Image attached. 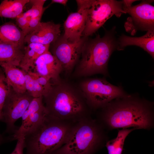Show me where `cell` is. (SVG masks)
<instances>
[{
  "label": "cell",
  "instance_id": "obj_1",
  "mask_svg": "<svg viewBox=\"0 0 154 154\" xmlns=\"http://www.w3.org/2000/svg\"><path fill=\"white\" fill-rule=\"evenodd\" d=\"M52 84L51 89L43 97L48 115L74 123L88 116L91 109L77 85L62 79Z\"/></svg>",
  "mask_w": 154,
  "mask_h": 154
},
{
  "label": "cell",
  "instance_id": "obj_2",
  "mask_svg": "<svg viewBox=\"0 0 154 154\" xmlns=\"http://www.w3.org/2000/svg\"><path fill=\"white\" fill-rule=\"evenodd\" d=\"M115 99L102 108L103 120L109 127L147 129L152 126L153 106L150 103L131 95Z\"/></svg>",
  "mask_w": 154,
  "mask_h": 154
},
{
  "label": "cell",
  "instance_id": "obj_3",
  "mask_svg": "<svg viewBox=\"0 0 154 154\" xmlns=\"http://www.w3.org/2000/svg\"><path fill=\"white\" fill-rule=\"evenodd\" d=\"M75 123L60 121L47 114L25 137V154H54L66 142Z\"/></svg>",
  "mask_w": 154,
  "mask_h": 154
},
{
  "label": "cell",
  "instance_id": "obj_4",
  "mask_svg": "<svg viewBox=\"0 0 154 154\" xmlns=\"http://www.w3.org/2000/svg\"><path fill=\"white\" fill-rule=\"evenodd\" d=\"M114 31L107 32L102 37L98 35L93 39L87 38L82 48L81 58L73 72V77L79 78L98 74H108V61L117 47Z\"/></svg>",
  "mask_w": 154,
  "mask_h": 154
},
{
  "label": "cell",
  "instance_id": "obj_5",
  "mask_svg": "<svg viewBox=\"0 0 154 154\" xmlns=\"http://www.w3.org/2000/svg\"><path fill=\"white\" fill-rule=\"evenodd\" d=\"M102 140L100 125L87 117L75 123L66 142L54 154H94Z\"/></svg>",
  "mask_w": 154,
  "mask_h": 154
},
{
  "label": "cell",
  "instance_id": "obj_6",
  "mask_svg": "<svg viewBox=\"0 0 154 154\" xmlns=\"http://www.w3.org/2000/svg\"><path fill=\"white\" fill-rule=\"evenodd\" d=\"M77 85L90 109L102 108L113 100L127 95L121 87L111 84L103 78L84 79Z\"/></svg>",
  "mask_w": 154,
  "mask_h": 154
},
{
  "label": "cell",
  "instance_id": "obj_7",
  "mask_svg": "<svg viewBox=\"0 0 154 154\" xmlns=\"http://www.w3.org/2000/svg\"><path fill=\"white\" fill-rule=\"evenodd\" d=\"M123 13V1L94 0L89 10L83 37L92 35L113 15L119 17Z\"/></svg>",
  "mask_w": 154,
  "mask_h": 154
},
{
  "label": "cell",
  "instance_id": "obj_8",
  "mask_svg": "<svg viewBox=\"0 0 154 154\" xmlns=\"http://www.w3.org/2000/svg\"><path fill=\"white\" fill-rule=\"evenodd\" d=\"M33 98L27 91L18 93L11 87L2 109L1 121L6 125L4 133L13 134L18 129L15 122L22 117Z\"/></svg>",
  "mask_w": 154,
  "mask_h": 154
},
{
  "label": "cell",
  "instance_id": "obj_9",
  "mask_svg": "<svg viewBox=\"0 0 154 154\" xmlns=\"http://www.w3.org/2000/svg\"><path fill=\"white\" fill-rule=\"evenodd\" d=\"M88 37H82L78 41L70 42L62 36L54 43L51 53L61 64L63 71L68 74L72 72L79 61L83 46Z\"/></svg>",
  "mask_w": 154,
  "mask_h": 154
},
{
  "label": "cell",
  "instance_id": "obj_10",
  "mask_svg": "<svg viewBox=\"0 0 154 154\" xmlns=\"http://www.w3.org/2000/svg\"><path fill=\"white\" fill-rule=\"evenodd\" d=\"M47 114L43 97L34 98L22 116L21 126L10 135L11 141L25 137L41 123Z\"/></svg>",
  "mask_w": 154,
  "mask_h": 154
},
{
  "label": "cell",
  "instance_id": "obj_11",
  "mask_svg": "<svg viewBox=\"0 0 154 154\" xmlns=\"http://www.w3.org/2000/svg\"><path fill=\"white\" fill-rule=\"evenodd\" d=\"M151 1H143L139 4L129 7L123 6L125 13L129 14L137 28L146 31H154V7Z\"/></svg>",
  "mask_w": 154,
  "mask_h": 154
},
{
  "label": "cell",
  "instance_id": "obj_12",
  "mask_svg": "<svg viewBox=\"0 0 154 154\" xmlns=\"http://www.w3.org/2000/svg\"><path fill=\"white\" fill-rule=\"evenodd\" d=\"M90 7L85 6L78 7L77 12L72 13L68 16L64 24V32L62 36L63 38L72 42L80 39Z\"/></svg>",
  "mask_w": 154,
  "mask_h": 154
},
{
  "label": "cell",
  "instance_id": "obj_13",
  "mask_svg": "<svg viewBox=\"0 0 154 154\" xmlns=\"http://www.w3.org/2000/svg\"><path fill=\"white\" fill-rule=\"evenodd\" d=\"M33 72L50 80L52 83L59 82L62 66L57 59L49 51L40 56L32 68Z\"/></svg>",
  "mask_w": 154,
  "mask_h": 154
},
{
  "label": "cell",
  "instance_id": "obj_14",
  "mask_svg": "<svg viewBox=\"0 0 154 154\" xmlns=\"http://www.w3.org/2000/svg\"><path fill=\"white\" fill-rule=\"evenodd\" d=\"M60 24L52 22H40L35 28L25 36L24 43L50 45L60 37Z\"/></svg>",
  "mask_w": 154,
  "mask_h": 154
},
{
  "label": "cell",
  "instance_id": "obj_15",
  "mask_svg": "<svg viewBox=\"0 0 154 154\" xmlns=\"http://www.w3.org/2000/svg\"><path fill=\"white\" fill-rule=\"evenodd\" d=\"M131 45L141 48L154 58V31H147L145 35L140 37H132L123 35L117 42V49L121 50L125 46Z\"/></svg>",
  "mask_w": 154,
  "mask_h": 154
},
{
  "label": "cell",
  "instance_id": "obj_16",
  "mask_svg": "<svg viewBox=\"0 0 154 154\" xmlns=\"http://www.w3.org/2000/svg\"><path fill=\"white\" fill-rule=\"evenodd\" d=\"M50 45L35 43L27 44L24 48V54L19 67L25 72L32 68L37 59L40 55L49 51Z\"/></svg>",
  "mask_w": 154,
  "mask_h": 154
},
{
  "label": "cell",
  "instance_id": "obj_17",
  "mask_svg": "<svg viewBox=\"0 0 154 154\" xmlns=\"http://www.w3.org/2000/svg\"><path fill=\"white\" fill-rule=\"evenodd\" d=\"M24 45L0 44V65L6 63L19 66L24 54Z\"/></svg>",
  "mask_w": 154,
  "mask_h": 154
},
{
  "label": "cell",
  "instance_id": "obj_18",
  "mask_svg": "<svg viewBox=\"0 0 154 154\" xmlns=\"http://www.w3.org/2000/svg\"><path fill=\"white\" fill-rule=\"evenodd\" d=\"M25 35L17 25L9 22L0 26V44L24 45Z\"/></svg>",
  "mask_w": 154,
  "mask_h": 154
},
{
  "label": "cell",
  "instance_id": "obj_19",
  "mask_svg": "<svg viewBox=\"0 0 154 154\" xmlns=\"http://www.w3.org/2000/svg\"><path fill=\"white\" fill-rule=\"evenodd\" d=\"M0 66L3 70L9 84L15 91L19 93L27 91L23 70L5 63L1 64Z\"/></svg>",
  "mask_w": 154,
  "mask_h": 154
},
{
  "label": "cell",
  "instance_id": "obj_20",
  "mask_svg": "<svg viewBox=\"0 0 154 154\" xmlns=\"http://www.w3.org/2000/svg\"><path fill=\"white\" fill-rule=\"evenodd\" d=\"M45 0H30L31 8L26 12L22 13L16 19L17 26L22 31L28 25L30 21L35 18L42 17L45 9L43 5Z\"/></svg>",
  "mask_w": 154,
  "mask_h": 154
},
{
  "label": "cell",
  "instance_id": "obj_21",
  "mask_svg": "<svg viewBox=\"0 0 154 154\" xmlns=\"http://www.w3.org/2000/svg\"><path fill=\"white\" fill-rule=\"evenodd\" d=\"M29 0H4L0 4V17L15 18L23 13Z\"/></svg>",
  "mask_w": 154,
  "mask_h": 154
},
{
  "label": "cell",
  "instance_id": "obj_22",
  "mask_svg": "<svg viewBox=\"0 0 154 154\" xmlns=\"http://www.w3.org/2000/svg\"><path fill=\"white\" fill-rule=\"evenodd\" d=\"M136 129H123L118 131L117 137L107 141L105 146L108 154H121L123 149L125 140L132 131Z\"/></svg>",
  "mask_w": 154,
  "mask_h": 154
},
{
  "label": "cell",
  "instance_id": "obj_23",
  "mask_svg": "<svg viewBox=\"0 0 154 154\" xmlns=\"http://www.w3.org/2000/svg\"><path fill=\"white\" fill-rule=\"evenodd\" d=\"M11 87L7 80L3 70L0 66V121L2 119L3 107Z\"/></svg>",
  "mask_w": 154,
  "mask_h": 154
},
{
  "label": "cell",
  "instance_id": "obj_24",
  "mask_svg": "<svg viewBox=\"0 0 154 154\" xmlns=\"http://www.w3.org/2000/svg\"><path fill=\"white\" fill-rule=\"evenodd\" d=\"M24 72L27 91L34 98L39 97L35 88L33 79L28 72Z\"/></svg>",
  "mask_w": 154,
  "mask_h": 154
},
{
  "label": "cell",
  "instance_id": "obj_25",
  "mask_svg": "<svg viewBox=\"0 0 154 154\" xmlns=\"http://www.w3.org/2000/svg\"><path fill=\"white\" fill-rule=\"evenodd\" d=\"M31 72L38 82L44 90L45 94H46L52 86V84L50 81L44 77L38 75L33 72L31 71Z\"/></svg>",
  "mask_w": 154,
  "mask_h": 154
},
{
  "label": "cell",
  "instance_id": "obj_26",
  "mask_svg": "<svg viewBox=\"0 0 154 154\" xmlns=\"http://www.w3.org/2000/svg\"><path fill=\"white\" fill-rule=\"evenodd\" d=\"M25 137H22L17 139L16 146L13 151L10 154H25L24 150L25 149Z\"/></svg>",
  "mask_w": 154,
  "mask_h": 154
},
{
  "label": "cell",
  "instance_id": "obj_27",
  "mask_svg": "<svg viewBox=\"0 0 154 154\" xmlns=\"http://www.w3.org/2000/svg\"><path fill=\"white\" fill-rule=\"evenodd\" d=\"M68 1L67 0H52L51 3H58L65 5Z\"/></svg>",
  "mask_w": 154,
  "mask_h": 154
},
{
  "label": "cell",
  "instance_id": "obj_28",
  "mask_svg": "<svg viewBox=\"0 0 154 154\" xmlns=\"http://www.w3.org/2000/svg\"><path fill=\"white\" fill-rule=\"evenodd\" d=\"M8 142V139L6 137L2 135H0V146L2 144Z\"/></svg>",
  "mask_w": 154,
  "mask_h": 154
},
{
  "label": "cell",
  "instance_id": "obj_29",
  "mask_svg": "<svg viewBox=\"0 0 154 154\" xmlns=\"http://www.w3.org/2000/svg\"><path fill=\"white\" fill-rule=\"evenodd\" d=\"M1 135V134H0V135Z\"/></svg>",
  "mask_w": 154,
  "mask_h": 154
}]
</instances>
